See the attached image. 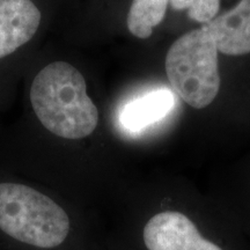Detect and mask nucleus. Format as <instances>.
<instances>
[{"label":"nucleus","mask_w":250,"mask_h":250,"mask_svg":"<svg viewBox=\"0 0 250 250\" xmlns=\"http://www.w3.org/2000/svg\"><path fill=\"white\" fill-rule=\"evenodd\" d=\"M30 102L41 124L61 138H86L99 124L85 78L66 62H54L40 71L31 85Z\"/></svg>","instance_id":"1"},{"label":"nucleus","mask_w":250,"mask_h":250,"mask_svg":"<svg viewBox=\"0 0 250 250\" xmlns=\"http://www.w3.org/2000/svg\"><path fill=\"white\" fill-rule=\"evenodd\" d=\"M0 229L18 241L50 249L70 232L66 212L48 196L18 183H0Z\"/></svg>","instance_id":"2"},{"label":"nucleus","mask_w":250,"mask_h":250,"mask_svg":"<svg viewBox=\"0 0 250 250\" xmlns=\"http://www.w3.org/2000/svg\"><path fill=\"white\" fill-rule=\"evenodd\" d=\"M218 49L201 27L184 34L166 56V72L173 89L192 108L211 104L220 89Z\"/></svg>","instance_id":"3"},{"label":"nucleus","mask_w":250,"mask_h":250,"mask_svg":"<svg viewBox=\"0 0 250 250\" xmlns=\"http://www.w3.org/2000/svg\"><path fill=\"white\" fill-rule=\"evenodd\" d=\"M144 242L148 250H223L204 239L189 218L175 211L149 219L144 228Z\"/></svg>","instance_id":"4"},{"label":"nucleus","mask_w":250,"mask_h":250,"mask_svg":"<svg viewBox=\"0 0 250 250\" xmlns=\"http://www.w3.org/2000/svg\"><path fill=\"white\" fill-rule=\"evenodd\" d=\"M42 14L31 0H0V59L35 36Z\"/></svg>","instance_id":"5"},{"label":"nucleus","mask_w":250,"mask_h":250,"mask_svg":"<svg viewBox=\"0 0 250 250\" xmlns=\"http://www.w3.org/2000/svg\"><path fill=\"white\" fill-rule=\"evenodd\" d=\"M202 27L212 36L221 54H250V0H241L230 11L218 15Z\"/></svg>","instance_id":"6"},{"label":"nucleus","mask_w":250,"mask_h":250,"mask_svg":"<svg viewBox=\"0 0 250 250\" xmlns=\"http://www.w3.org/2000/svg\"><path fill=\"white\" fill-rule=\"evenodd\" d=\"M175 105L174 94L168 89L152 90L125 105L121 123L130 131H140L164 118Z\"/></svg>","instance_id":"7"},{"label":"nucleus","mask_w":250,"mask_h":250,"mask_svg":"<svg viewBox=\"0 0 250 250\" xmlns=\"http://www.w3.org/2000/svg\"><path fill=\"white\" fill-rule=\"evenodd\" d=\"M169 0H132L127 14V29L133 36L146 40L153 28L164 20Z\"/></svg>","instance_id":"8"},{"label":"nucleus","mask_w":250,"mask_h":250,"mask_svg":"<svg viewBox=\"0 0 250 250\" xmlns=\"http://www.w3.org/2000/svg\"><path fill=\"white\" fill-rule=\"evenodd\" d=\"M176 11H188V17L198 23L206 24L217 17L220 0H169Z\"/></svg>","instance_id":"9"}]
</instances>
